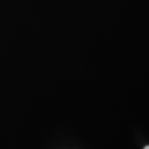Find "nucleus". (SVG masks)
<instances>
[{"label":"nucleus","instance_id":"obj_1","mask_svg":"<svg viewBox=\"0 0 149 149\" xmlns=\"http://www.w3.org/2000/svg\"><path fill=\"white\" fill-rule=\"evenodd\" d=\"M143 149H149V146H146Z\"/></svg>","mask_w":149,"mask_h":149}]
</instances>
